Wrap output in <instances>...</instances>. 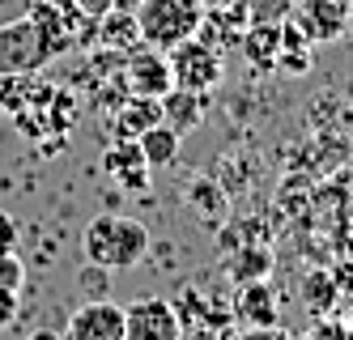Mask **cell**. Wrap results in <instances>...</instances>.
<instances>
[{
  "label": "cell",
  "instance_id": "obj_12",
  "mask_svg": "<svg viewBox=\"0 0 353 340\" xmlns=\"http://www.w3.org/2000/svg\"><path fill=\"white\" fill-rule=\"evenodd\" d=\"M251 26V9L239 5V0H217V9H205V21H200V39H209L217 47H230L243 39V30Z\"/></svg>",
  "mask_w": 353,
  "mask_h": 340
},
{
  "label": "cell",
  "instance_id": "obj_19",
  "mask_svg": "<svg viewBox=\"0 0 353 340\" xmlns=\"http://www.w3.org/2000/svg\"><path fill=\"white\" fill-rule=\"evenodd\" d=\"M268 272H272V255H268V247H243L239 255H230V277L239 281V285H247V281H268Z\"/></svg>",
  "mask_w": 353,
  "mask_h": 340
},
{
  "label": "cell",
  "instance_id": "obj_1",
  "mask_svg": "<svg viewBox=\"0 0 353 340\" xmlns=\"http://www.w3.org/2000/svg\"><path fill=\"white\" fill-rule=\"evenodd\" d=\"M149 247V226L137 217H119V213H103L94 217L81 230V255L90 268H103V272H132L137 264H145Z\"/></svg>",
  "mask_w": 353,
  "mask_h": 340
},
{
  "label": "cell",
  "instance_id": "obj_26",
  "mask_svg": "<svg viewBox=\"0 0 353 340\" xmlns=\"http://www.w3.org/2000/svg\"><path fill=\"white\" fill-rule=\"evenodd\" d=\"M349 328H353V319H349Z\"/></svg>",
  "mask_w": 353,
  "mask_h": 340
},
{
  "label": "cell",
  "instance_id": "obj_24",
  "mask_svg": "<svg viewBox=\"0 0 353 340\" xmlns=\"http://www.w3.org/2000/svg\"><path fill=\"white\" fill-rule=\"evenodd\" d=\"M13 319H17V298H5V294H0V332H5Z\"/></svg>",
  "mask_w": 353,
  "mask_h": 340
},
{
  "label": "cell",
  "instance_id": "obj_3",
  "mask_svg": "<svg viewBox=\"0 0 353 340\" xmlns=\"http://www.w3.org/2000/svg\"><path fill=\"white\" fill-rule=\"evenodd\" d=\"M166 60H170V77H174V86L179 90H196V94H209L221 86V77H225V56H221V47L209 43V39H183L179 47H170L166 51Z\"/></svg>",
  "mask_w": 353,
  "mask_h": 340
},
{
  "label": "cell",
  "instance_id": "obj_15",
  "mask_svg": "<svg viewBox=\"0 0 353 340\" xmlns=\"http://www.w3.org/2000/svg\"><path fill=\"white\" fill-rule=\"evenodd\" d=\"M239 43L247 51V60L260 72H268V68H276V56H281V21H264V17L251 21Z\"/></svg>",
  "mask_w": 353,
  "mask_h": 340
},
{
  "label": "cell",
  "instance_id": "obj_21",
  "mask_svg": "<svg viewBox=\"0 0 353 340\" xmlns=\"http://www.w3.org/2000/svg\"><path fill=\"white\" fill-rule=\"evenodd\" d=\"M302 340H353V328L345 319H319Z\"/></svg>",
  "mask_w": 353,
  "mask_h": 340
},
{
  "label": "cell",
  "instance_id": "obj_20",
  "mask_svg": "<svg viewBox=\"0 0 353 340\" xmlns=\"http://www.w3.org/2000/svg\"><path fill=\"white\" fill-rule=\"evenodd\" d=\"M21 285H26V264L17 259V251H5V255H0V294L17 298Z\"/></svg>",
  "mask_w": 353,
  "mask_h": 340
},
{
  "label": "cell",
  "instance_id": "obj_6",
  "mask_svg": "<svg viewBox=\"0 0 353 340\" xmlns=\"http://www.w3.org/2000/svg\"><path fill=\"white\" fill-rule=\"evenodd\" d=\"M290 21L315 47L319 43H341L349 34V26H353V0H298Z\"/></svg>",
  "mask_w": 353,
  "mask_h": 340
},
{
  "label": "cell",
  "instance_id": "obj_13",
  "mask_svg": "<svg viewBox=\"0 0 353 340\" xmlns=\"http://www.w3.org/2000/svg\"><path fill=\"white\" fill-rule=\"evenodd\" d=\"M94 34H98V43L103 47H111V51H119V56H128L132 47H141L145 39H141V26H137V13L132 9H107L103 17L94 21Z\"/></svg>",
  "mask_w": 353,
  "mask_h": 340
},
{
  "label": "cell",
  "instance_id": "obj_8",
  "mask_svg": "<svg viewBox=\"0 0 353 340\" xmlns=\"http://www.w3.org/2000/svg\"><path fill=\"white\" fill-rule=\"evenodd\" d=\"M47 51H43V39L34 30L30 17H21L13 26H0V77H21V72H34L43 68Z\"/></svg>",
  "mask_w": 353,
  "mask_h": 340
},
{
  "label": "cell",
  "instance_id": "obj_23",
  "mask_svg": "<svg viewBox=\"0 0 353 340\" xmlns=\"http://www.w3.org/2000/svg\"><path fill=\"white\" fill-rule=\"evenodd\" d=\"M72 5H77L90 21H98V17H103L107 9H115V0H72Z\"/></svg>",
  "mask_w": 353,
  "mask_h": 340
},
{
  "label": "cell",
  "instance_id": "obj_4",
  "mask_svg": "<svg viewBox=\"0 0 353 340\" xmlns=\"http://www.w3.org/2000/svg\"><path fill=\"white\" fill-rule=\"evenodd\" d=\"M30 21H34V30H39V39H43V51L47 56H64V51H72L85 34H81V26L90 21L72 0H34L30 5V13H26Z\"/></svg>",
  "mask_w": 353,
  "mask_h": 340
},
{
  "label": "cell",
  "instance_id": "obj_2",
  "mask_svg": "<svg viewBox=\"0 0 353 340\" xmlns=\"http://www.w3.org/2000/svg\"><path fill=\"white\" fill-rule=\"evenodd\" d=\"M209 0H137V26L141 39L158 51L179 47L183 39L200 34V21H205Z\"/></svg>",
  "mask_w": 353,
  "mask_h": 340
},
{
  "label": "cell",
  "instance_id": "obj_14",
  "mask_svg": "<svg viewBox=\"0 0 353 340\" xmlns=\"http://www.w3.org/2000/svg\"><path fill=\"white\" fill-rule=\"evenodd\" d=\"M205 107H209V94H196V90H179V86H174L170 94H162V119L179 137H188L192 128H200Z\"/></svg>",
  "mask_w": 353,
  "mask_h": 340
},
{
  "label": "cell",
  "instance_id": "obj_5",
  "mask_svg": "<svg viewBox=\"0 0 353 340\" xmlns=\"http://www.w3.org/2000/svg\"><path fill=\"white\" fill-rule=\"evenodd\" d=\"M123 340H183V319L166 298L123 302Z\"/></svg>",
  "mask_w": 353,
  "mask_h": 340
},
{
  "label": "cell",
  "instance_id": "obj_11",
  "mask_svg": "<svg viewBox=\"0 0 353 340\" xmlns=\"http://www.w3.org/2000/svg\"><path fill=\"white\" fill-rule=\"evenodd\" d=\"M188 208L196 213V221L209 226V230L225 226V217H230V196L221 192L217 174H196L188 183Z\"/></svg>",
  "mask_w": 353,
  "mask_h": 340
},
{
  "label": "cell",
  "instance_id": "obj_10",
  "mask_svg": "<svg viewBox=\"0 0 353 340\" xmlns=\"http://www.w3.org/2000/svg\"><path fill=\"white\" fill-rule=\"evenodd\" d=\"M103 170L119 183L123 192H145V188H149V174H154L137 141H115V145L103 153Z\"/></svg>",
  "mask_w": 353,
  "mask_h": 340
},
{
  "label": "cell",
  "instance_id": "obj_7",
  "mask_svg": "<svg viewBox=\"0 0 353 340\" xmlns=\"http://www.w3.org/2000/svg\"><path fill=\"white\" fill-rule=\"evenodd\" d=\"M119 72H123V86H128V94H137V98H162V94L174 90L166 51L149 47V43L132 47L128 56H123V68H119Z\"/></svg>",
  "mask_w": 353,
  "mask_h": 340
},
{
  "label": "cell",
  "instance_id": "obj_16",
  "mask_svg": "<svg viewBox=\"0 0 353 340\" xmlns=\"http://www.w3.org/2000/svg\"><path fill=\"white\" fill-rule=\"evenodd\" d=\"M154 123H162V98L128 94V102H119V115H115V141H137Z\"/></svg>",
  "mask_w": 353,
  "mask_h": 340
},
{
  "label": "cell",
  "instance_id": "obj_22",
  "mask_svg": "<svg viewBox=\"0 0 353 340\" xmlns=\"http://www.w3.org/2000/svg\"><path fill=\"white\" fill-rule=\"evenodd\" d=\"M17 243H21V226L5 213V208H0V255H5V251H17Z\"/></svg>",
  "mask_w": 353,
  "mask_h": 340
},
{
  "label": "cell",
  "instance_id": "obj_17",
  "mask_svg": "<svg viewBox=\"0 0 353 340\" xmlns=\"http://www.w3.org/2000/svg\"><path fill=\"white\" fill-rule=\"evenodd\" d=\"M234 315L251 328H276V298L264 281H247L239 285V302H234Z\"/></svg>",
  "mask_w": 353,
  "mask_h": 340
},
{
  "label": "cell",
  "instance_id": "obj_18",
  "mask_svg": "<svg viewBox=\"0 0 353 340\" xmlns=\"http://www.w3.org/2000/svg\"><path fill=\"white\" fill-rule=\"evenodd\" d=\"M137 145H141V153H145L149 170H166V166H174V162H179L183 137H179V132H174V128L162 119V123H154V128H145V132L137 137Z\"/></svg>",
  "mask_w": 353,
  "mask_h": 340
},
{
  "label": "cell",
  "instance_id": "obj_9",
  "mask_svg": "<svg viewBox=\"0 0 353 340\" xmlns=\"http://www.w3.org/2000/svg\"><path fill=\"white\" fill-rule=\"evenodd\" d=\"M64 340H123V306L111 302V298L81 302L68 315Z\"/></svg>",
  "mask_w": 353,
  "mask_h": 340
},
{
  "label": "cell",
  "instance_id": "obj_25",
  "mask_svg": "<svg viewBox=\"0 0 353 340\" xmlns=\"http://www.w3.org/2000/svg\"><path fill=\"white\" fill-rule=\"evenodd\" d=\"M26 340H64V336H60L56 328H34V332H30Z\"/></svg>",
  "mask_w": 353,
  "mask_h": 340
}]
</instances>
